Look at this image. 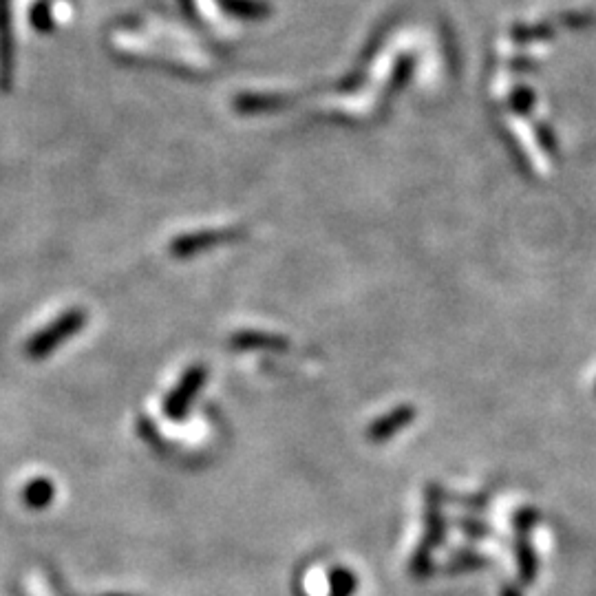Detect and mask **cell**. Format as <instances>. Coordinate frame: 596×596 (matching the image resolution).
I'll return each mask as SVG.
<instances>
[{"mask_svg":"<svg viewBox=\"0 0 596 596\" xmlns=\"http://www.w3.org/2000/svg\"><path fill=\"white\" fill-rule=\"evenodd\" d=\"M204 376H206V371L201 367L190 369L184 376V380L179 382V387L166 398L164 411L170 420H184V415L188 413L190 404H193V400L197 396L201 382H204Z\"/></svg>","mask_w":596,"mask_h":596,"instance_id":"6da1fadb","label":"cell"},{"mask_svg":"<svg viewBox=\"0 0 596 596\" xmlns=\"http://www.w3.org/2000/svg\"><path fill=\"white\" fill-rule=\"evenodd\" d=\"M80 325H82V316H80V314L65 316L60 323H56L51 329H47L45 334H40L38 338L31 340V343L27 345V354H29L31 358H42V356H47L49 351L60 343V340L69 338L73 332H76V329H78Z\"/></svg>","mask_w":596,"mask_h":596,"instance_id":"7a4b0ae2","label":"cell"},{"mask_svg":"<svg viewBox=\"0 0 596 596\" xmlns=\"http://www.w3.org/2000/svg\"><path fill=\"white\" fill-rule=\"evenodd\" d=\"M411 418H413L411 409H398V411H393L391 415H387V418L378 420V422L374 424V427L369 429V438L374 440V442L389 440L393 433L400 431L402 427H407V424L411 422Z\"/></svg>","mask_w":596,"mask_h":596,"instance_id":"3957f363","label":"cell"},{"mask_svg":"<svg viewBox=\"0 0 596 596\" xmlns=\"http://www.w3.org/2000/svg\"><path fill=\"white\" fill-rule=\"evenodd\" d=\"M53 495H56V486L53 482L45 480V477H38V480L29 482L23 491V502L34 508V510H42L45 506H49L53 502Z\"/></svg>","mask_w":596,"mask_h":596,"instance_id":"277c9868","label":"cell"},{"mask_svg":"<svg viewBox=\"0 0 596 596\" xmlns=\"http://www.w3.org/2000/svg\"><path fill=\"white\" fill-rule=\"evenodd\" d=\"M356 574L347 568H336L329 574V596H351L356 592Z\"/></svg>","mask_w":596,"mask_h":596,"instance_id":"5b68a950","label":"cell"},{"mask_svg":"<svg viewBox=\"0 0 596 596\" xmlns=\"http://www.w3.org/2000/svg\"><path fill=\"white\" fill-rule=\"evenodd\" d=\"M109 596H117V594H109Z\"/></svg>","mask_w":596,"mask_h":596,"instance_id":"8992f818","label":"cell"}]
</instances>
